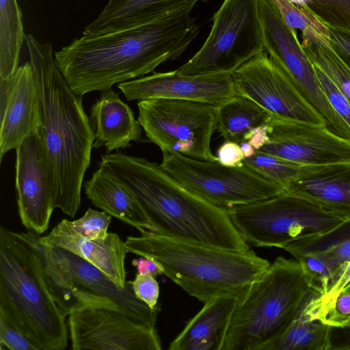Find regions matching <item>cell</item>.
<instances>
[{
  "mask_svg": "<svg viewBox=\"0 0 350 350\" xmlns=\"http://www.w3.org/2000/svg\"><path fill=\"white\" fill-rule=\"evenodd\" d=\"M200 27L190 14L113 33L85 36L54 53L56 66L78 96L153 72L178 58Z\"/></svg>",
  "mask_w": 350,
  "mask_h": 350,
  "instance_id": "obj_1",
  "label": "cell"
},
{
  "mask_svg": "<svg viewBox=\"0 0 350 350\" xmlns=\"http://www.w3.org/2000/svg\"><path fill=\"white\" fill-rule=\"evenodd\" d=\"M98 166L133 192L152 225V232L226 250H250L226 210L187 190L157 163L118 150L101 155Z\"/></svg>",
  "mask_w": 350,
  "mask_h": 350,
  "instance_id": "obj_2",
  "label": "cell"
},
{
  "mask_svg": "<svg viewBox=\"0 0 350 350\" xmlns=\"http://www.w3.org/2000/svg\"><path fill=\"white\" fill-rule=\"evenodd\" d=\"M25 42L38 88L40 131L53 172L54 206L74 217L81 205L94 131L83 97L71 90L55 64L52 45L38 42L31 34L25 35Z\"/></svg>",
  "mask_w": 350,
  "mask_h": 350,
  "instance_id": "obj_3",
  "label": "cell"
},
{
  "mask_svg": "<svg viewBox=\"0 0 350 350\" xmlns=\"http://www.w3.org/2000/svg\"><path fill=\"white\" fill-rule=\"evenodd\" d=\"M126 237L128 253L159 261L164 274L204 304L240 294L270 262L254 251L237 252L177 240L151 231Z\"/></svg>",
  "mask_w": 350,
  "mask_h": 350,
  "instance_id": "obj_4",
  "label": "cell"
},
{
  "mask_svg": "<svg viewBox=\"0 0 350 350\" xmlns=\"http://www.w3.org/2000/svg\"><path fill=\"white\" fill-rule=\"evenodd\" d=\"M0 318L27 336L38 350H63L65 318L48 286L42 260L21 235L0 227Z\"/></svg>",
  "mask_w": 350,
  "mask_h": 350,
  "instance_id": "obj_5",
  "label": "cell"
},
{
  "mask_svg": "<svg viewBox=\"0 0 350 350\" xmlns=\"http://www.w3.org/2000/svg\"><path fill=\"white\" fill-rule=\"evenodd\" d=\"M313 288L298 260L278 257L239 295L221 350H264L287 329Z\"/></svg>",
  "mask_w": 350,
  "mask_h": 350,
  "instance_id": "obj_6",
  "label": "cell"
},
{
  "mask_svg": "<svg viewBox=\"0 0 350 350\" xmlns=\"http://www.w3.org/2000/svg\"><path fill=\"white\" fill-rule=\"evenodd\" d=\"M21 234L37 251L50 292L65 317L83 306L98 304L116 308L140 323L155 327L161 307L152 309L139 299L131 281L120 286L82 258L42 243L39 234Z\"/></svg>",
  "mask_w": 350,
  "mask_h": 350,
  "instance_id": "obj_7",
  "label": "cell"
},
{
  "mask_svg": "<svg viewBox=\"0 0 350 350\" xmlns=\"http://www.w3.org/2000/svg\"><path fill=\"white\" fill-rule=\"evenodd\" d=\"M227 212L248 244L282 249L327 233L350 219V208L328 206L286 192L234 206Z\"/></svg>",
  "mask_w": 350,
  "mask_h": 350,
  "instance_id": "obj_8",
  "label": "cell"
},
{
  "mask_svg": "<svg viewBox=\"0 0 350 350\" xmlns=\"http://www.w3.org/2000/svg\"><path fill=\"white\" fill-rule=\"evenodd\" d=\"M200 50L176 70L183 75L232 74L263 52L258 0H224Z\"/></svg>",
  "mask_w": 350,
  "mask_h": 350,
  "instance_id": "obj_9",
  "label": "cell"
},
{
  "mask_svg": "<svg viewBox=\"0 0 350 350\" xmlns=\"http://www.w3.org/2000/svg\"><path fill=\"white\" fill-rule=\"evenodd\" d=\"M160 166L187 190L208 203L228 210L279 196L284 189L243 162L227 167L218 161L193 159L176 152H162Z\"/></svg>",
  "mask_w": 350,
  "mask_h": 350,
  "instance_id": "obj_10",
  "label": "cell"
},
{
  "mask_svg": "<svg viewBox=\"0 0 350 350\" xmlns=\"http://www.w3.org/2000/svg\"><path fill=\"white\" fill-rule=\"evenodd\" d=\"M138 119L149 142L162 152H176L203 161H217L211 142L217 129L218 107L167 98L137 102Z\"/></svg>",
  "mask_w": 350,
  "mask_h": 350,
  "instance_id": "obj_11",
  "label": "cell"
},
{
  "mask_svg": "<svg viewBox=\"0 0 350 350\" xmlns=\"http://www.w3.org/2000/svg\"><path fill=\"white\" fill-rule=\"evenodd\" d=\"M258 11L265 51L325 118L329 129L339 135H348L350 128L330 105L297 30L284 23L268 0H258Z\"/></svg>",
  "mask_w": 350,
  "mask_h": 350,
  "instance_id": "obj_12",
  "label": "cell"
},
{
  "mask_svg": "<svg viewBox=\"0 0 350 350\" xmlns=\"http://www.w3.org/2000/svg\"><path fill=\"white\" fill-rule=\"evenodd\" d=\"M232 77L237 94L272 116L328 127L325 118L265 51L241 65Z\"/></svg>",
  "mask_w": 350,
  "mask_h": 350,
  "instance_id": "obj_13",
  "label": "cell"
},
{
  "mask_svg": "<svg viewBox=\"0 0 350 350\" xmlns=\"http://www.w3.org/2000/svg\"><path fill=\"white\" fill-rule=\"evenodd\" d=\"M72 349L161 350L155 327L140 323L116 308L85 305L68 315Z\"/></svg>",
  "mask_w": 350,
  "mask_h": 350,
  "instance_id": "obj_14",
  "label": "cell"
},
{
  "mask_svg": "<svg viewBox=\"0 0 350 350\" xmlns=\"http://www.w3.org/2000/svg\"><path fill=\"white\" fill-rule=\"evenodd\" d=\"M16 156L18 215L29 232L40 235L48 229L55 208L53 172L40 129L24 139Z\"/></svg>",
  "mask_w": 350,
  "mask_h": 350,
  "instance_id": "obj_15",
  "label": "cell"
},
{
  "mask_svg": "<svg viewBox=\"0 0 350 350\" xmlns=\"http://www.w3.org/2000/svg\"><path fill=\"white\" fill-rule=\"evenodd\" d=\"M269 142L258 151L299 163L350 165V139L327 126L271 117Z\"/></svg>",
  "mask_w": 350,
  "mask_h": 350,
  "instance_id": "obj_16",
  "label": "cell"
},
{
  "mask_svg": "<svg viewBox=\"0 0 350 350\" xmlns=\"http://www.w3.org/2000/svg\"><path fill=\"white\" fill-rule=\"evenodd\" d=\"M127 100L167 98L194 100L220 106L237 95L232 74L191 75L176 70L120 83Z\"/></svg>",
  "mask_w": 350,
  "mask_h": 350,
  "instance_id": "obj_17",
  "label": "cell"
},
{
  "mask_svg": "<svg viewBox=\"0 0 350 350\" xmlns=\"http://www.w3.org/2000/svg\"><path fill=\"white\" fill-rule=\"evenodd\" d=\"M0 161L41 126L40 102L31 63L0 79Z\"/></svg>",
  "mask_w": 350,
  "mask_h": 350,
  "instance_id": "obj_18",
  "label": "cell"
},
{
  "mask_svg": "<svg viewBox=\"0 0 350 350\" xmlns=\"http://www.w3.org/2000/svg\"><path fill=\"white\" fill-rule=\"evenodd\" d=\"M200 0H109L83 35L98 36L191 13Z\"/></svg>",
  "mask_w": 350,
  "mask_h": 350,
  "instance_id": "obj_19",
  "label": "cell"
},
{
  "mask_svg": "<svg viewBox=\"0 0 350 350\" xmlns=\"http://www.w3.org/2000/svg\"><path fill=\"white\" fill-rule=\"evenodd\" d=\"M90 120L94 134L93 148L105 147L106 153L131 146L142 140V129L131 107L111 89L100 95L90 109Z\"/></svg>",
  "mask_w": 350,
  "mask_h": 350,
  "instance_id": "obj_20",
  "label": "cell"
},
{
  "mask_svg": "<svg viewBox=\"0 0 350 350\" xmlns=\"http://www.w3.org/2000/svg\"><path fill=\"white\" fill-rule=\"evenodd\" d=\"M239 295L221 296L204 303L202 308L187 322L168 349L221 350Z\"/></svg>",
  "mask_w": 350,
  "mask_h": 350,
  "instance_id": "obj_21",
  "label": "cell"
},
{
  "mask_svg": "<svg viewBox=\"0 0 350 350\" xmlns=\"http://www.w3.org/2000/svg\"><path fill=\"white\" fill-rule=\"evenodd\" d=\"M40 241L48 246L66 250L94 265L118 286H124L126 281L125 258L128 253L125 241L119 235L109 232L104 239L92 240L75 234L50 232Z\"/></svg>",
  "mask_w": 350,
  "mask_h": 350,
  "instance_id": "obj_22",
  "label": "cell"
},
{
  "mask_svg": "<svg viewBox=\"0 0 350 350\" xmlns=\"http://www.w3.org/2000/svg\"><path fill=\"white\" fill-rule=\"evenodd\" d=\"M87 198L111 216L135 227L152 231V225L133 192L102 166L83 184Z\"/></svg>",
  "mask_w": 350,
  "mask_h": 350,
  "instance_id": "obj_23",
  "label": "cell"
},
{
  "mask_svg": "<svg viewBox=\"0 0 350 350\" xmlns=\"http://www.w3.org/2000/svg\"><path fill=\"white\" fill-rule=\"evenodd\" d=\"M321 295L313 288L287 329L264 350H331L332 327L319 320Z\"/></svg>",
  "mask_w": 350,
  "mask_h": 350,
  "instance_id": "obj_24",
  "label": "cell"
},
{
  "mask_svg": "<svg viewBox=\"0 0 350 350\" xmlns=\"http://www.w3.org/2000/svg\"><path fill=\"white\" fill-rule=\"evenodd\" d=\"M285 192L328 206L350 208V165L294 182Z\"/></svg>",
  "mask_w": 350,
  "mask_h": 350,
  "instance_id": "obj_25",
  "label": "cell"
},
{
  "mask_svg": "<svg viewBox=\"0 0 350 350\" xmlns=\"http://www.w3.org/2000/svg\"><path fill=\"white\" fill-rule=\"evenodd\" d=\"M283 249L294 258L310 254L320 256L332 273V287L342 267L350 260V219L327 233L294 241Z\"/></svg>",
  "mask_w": 350,
  "mask_h": 350,
  "instance_id": "obj_26",
  "label": "cell"
},
{
  "mask_svg": "<svg viewBox=\"0 0 350 350\" xmlns=\"http://www.w3.org/2000/svg\"><path fill=\"white\" fill-rule=\"evenodd\" d=\"M271 117L256 103L237 94L218 107L217 129L225 140L240 144L252 129L267 124Z\"/></svg>",
  "mask_w": 350,
  "mask_h": 350,
  "instance_id": "obj_27",
  "label": "cell"
},
{
  "mask_svg": "<svg viewBox=\"0 0 350 350\" xmlns=\"http://www.w3.org/2000/svg\"><path fill=\"white\" fill-rule=\"evenodd\" d=\"M22 13L16 0H0V79L17 70L25 41Z\"/></svg>",
  "mask_w": 350,
  "mask_h": 350,
  "instance_id": "obj_28",
  "label": "cell"
},
{
  "mask_svg": "<svg viewBox=\"0 0 350 350\" xmlns=\"http://www.w3.org/2000/svg\"><path fill=\"white\" fill-rule=\"evenodd\" d=\"M243 162L263 177L282 186L285 191L294 182L345 165L302 164L258 150L252 157L245 159Z\"/></svg>",
  "mask_w": 350,
  "mask_h": 350,
  "instance_id": "obj_29",
  "label": "cell"
},
{
  "mask_svg": "<svg viewBox=\"0 0 350 350\" xmlns=\"http://www.w3.org/2000/svg\"><path fill=\"white\" fill-rule=\"evenodd\" d=\"M268 1L276 8L286 25L301 32L303 46L318 44L331 46L328 28L308 11L299 8L288 0Z\"/></svg>",
  "mask_w": 350,
  "mask_h": 350,
  "instance_id": "obj_30",
  "label": "cell"
},
{
  "mask_svg": "<svg viewBox=\"0 0 350 350\" xmlns=\"http://www.w3.org/2000/svg\"><path fill=\"white\" fill-rule=\"evenodd\" d=\"M303 46L312 63L327 76L350 103V68L348 66L332 47L318 44Z\"/></svg>",
  "mask_w": 350,
  "mask_h": 350,
  "instance_id": "obj_31",
  "label": "cell"
},
{
  "mask_svg": "<svg viewBox=\"0 0 350 350\" xmlns=\"http://www.w3.org/2000/svg\"><path fill=\"white\" fill-rule=\"evenodd\" d=\"M111 217L105 211L89 208L81 218L69 221L63 219L51 232L57 234H75L88 239H104L108 234Z\"/></svg>",
  "mask_w": 350,
  "mask_h": 350,
  "instance_id": "obj_32",
  "label": "cell"
},
{
  "mask_svg": "<svg viewBox=\"0 0 350 350\" xmlns=\"http://www.w3.org/2000/svg\"><path fill=\"white\" fill-rule=\"evenodd\" d=\"M305 10L326 27L350 36V0H308Z\"/></svg>",
  "mask_w": 350,
  "mask_h": 350,
  "instance_id": "obj_33",
  "label": "cell"
},
{
  "mask_svg": "<svg viewBox=\"0 0 350 350\" xmlns=\"http://www.w3.org/2000/svg\"><path fill=\"white\" fill-rule=\"evenodd\" d=\"M319 299V321L334 328H343L350 325V292L342 290L329 301H322L321 296Z\"/></svg>",
  "mask_w": 350,
  "mask_h": 350,
  "instance_id": "obj_34",
  "label": "cell"
},
{
  "mask_svg": "<svg viewBox=\"0 0 350 350\" xmlns=\"http://www.w3.org/2000/svg\"><path fill=\"white\" fill-rule=\"evenodd\" d=\"M319 83L330 105L350 128V103L327 76L313 64Z\"/></svg>",
  "mask_w": 350,
  "mask_h": 350,
  "instance_id": "obj_35",
  "label": "cell"
},
{
  "mask_svg": "<svg viewBox=\"0 0 350 350\" xmlns=\"http://www.w3.org/2000/svg\"><path fill=\"white\" fill-rule=\"evenodd\" d=\"M156 277L137 273L131 281L136 297L152 309L159 307V286Z\"/></svg>",
  "mask_w": 350,
  "mask_h": 350,
  "instance_id": "obj_36",
  "label": "cell"
},
{
  "mask_svg": "<svg viewBox=\"0 0 350 350\" xmlns=\"http://www.w3.org/2000/svg\"><path fill=\"white\" fill-rule=\"evenodd\" d=\"M0 345L10 350H38L23 334L0 318Z\"/></svg>",
  "mask_w": 350,
  "mask_h": 350,
  "instance_id": "obj_37",
  "label": "cell"
},
{
  "mask_svg": "<svg viewBox=\"0 0 350 350\" xmlns=\"http://www.w3.org/2000/svg\"><path fill=\"white\" fill-rule=\"evenodd\" d=\"M217 161L227 167H238L243 164L245 157L240 145L234 142L225 140L217 151Z\"/></svg>",
  "mask_w": 350,
  "mask_h": 350,
  "instance_id": "obj_38",
  "label": "cell"
},
{
  "mask_svg": "<svg viewBox=\"0 0 350 350\" xmlns=\"http://www.w3.org/2000/svg\"><path fill=\"white\" fill-rule=\"evenodd\" d=\"M333 50L350 68V36L328 28Z\"/></svg>",
  "mask_w": 350,
  "mask_h": 350,
  "instance_id": "obj_39",
  "label": "cell"
},
{
  "mask_svg": "<svg viewBox=\"0 0 350 350\" xmlns=\"http://www.w3.org/2000/svg\"><path fill=\"white\" fill-rule=\"evenodd\" d=\"M350 282V260H348L341 268L334 284L325 294L321 295L323 301H329L334 299Z\"/></svg>",
  "mask_w": 350,
  "mask_h": 350,
  "instance_id": "obj_40",
  "label": "cell"
},
{
  "mask_svg": "<svg viewBox=\"0 0 350 350\" xmlns=\"http://www.w3.org/2000/svg\"><path fill=\"white\" fill-rule=\"evenodd\" d=\"M131 262L136 268L137 273L151 275L154 277L164 274L162 265L152 258L139 256V258H134Z\"/></svg>",
  "mask_w": 350,
  "mask_h": 350,
  "instance_id": "obj_41",
  "label": "cell"
},
{
  "mask_svg": "<svg viewBox=\"0 0 350 350\" xmlns=\"http://www.w3.org/2000/svg\"><path fill=\"white\" fill-rule=\"evenodd\" d=\"M247 141L256 150L261 149L269 142L268 124H262L252 129L245 136Z\"/></svg>",
  "mask_w": 350,
  "mask_h": 350,
  "instance_id": "obj_42",
  "label": "cell"
},
{
  "mask_svg": "<svg viewBox=\"0 0 350 350\" xmlns=\"http://www.w3.org/2000/svg\"><path fill=\"white\" fill-rule=\"evenodd\" d=\"M332 349L350 350V325L343 328L332 327Z\"/></svg>",
  "mask_w": 350,
  "mask_h": 350,
  "instance_id": "obj_43",
  "label": "cell"
},
{
  "mask_svg": "<svg viewBox=\"0 0 350 350\" xmlns=\"http://www.w3.org/2000/svg\"><path fill=\"white\" fill-rule=\"evenodd\" d=\"M241 149L245 157V159L250 158L255 154L256 150L251 146L247 141L243 142L240 144Z\"/></svg>",
  "mask_w": 350,
  "mask_h": 350,
  "instance_id": "obj_44",
  "label": "cell"
},
{
  "mask_svg": "<svg viewBox=\"0 0 350 350\" xmlns=\"http://www.w3.org/2000/svg\"><path fill=\"white\" fill-rule=\"evenodd\" d=\"M293 4L297 5L301 9H306L308 0H288Z\"/></svg>",
  "mask_w": 350,
  "mask_h": 350,
  "instance_id": "obj_45",
  "label": "cell"
},
{
  "mask_svg": "<svg viewBox=\"0 0 350 350\" xmlns=\"http://www.w3.org/2000/svg\"><path fill=\"white\" fill-rule=\"evenodd\" d=\"M343 290L350 292V282L345 286V288Z\"/></svg>",
  "mask_w": 350,
  "mask_h": 350,
  "instance_id": "obj_46",
  "label": "cell"
}]
</instances>
